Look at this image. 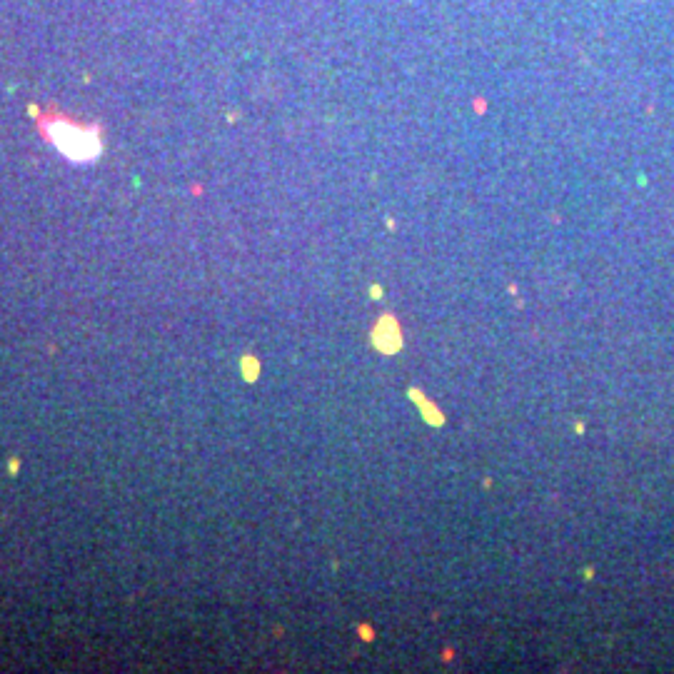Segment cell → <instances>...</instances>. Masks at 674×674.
Wrapping results in <instances>:
<instances>
[{
    "label": "cell",
    "mask_w": 674,
    "mask_h": 674,
    "mask_svg": "<svg viewBox=\"0 0 674 674\" xmlns=\"http://www.w3.org/2000/svg\"><path fill=\"white\" fill-rule=\"evenodd\" d=\"M53 140L70 158H90V155H95V150H100L93 135H83L80 130H73L70 135H65V130L60 125L53 128Z\"/></svg>",
    "instance_id": "obj_1"
}]
</instances>
